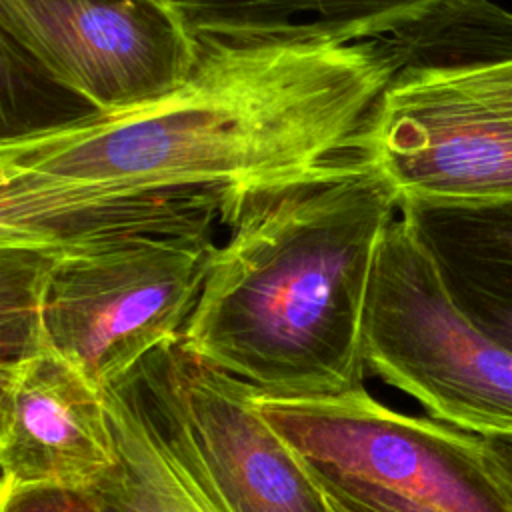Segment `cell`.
Listing matches in <instances>:
<instances>
[{"instance_id":"obj_1","label":"cell","mask_w":512,"mask_h":512,"mask_svg":"<svg viewBox=\"0 0 512 512\" xmlns=\"http://www.w3.org/2000/svg\"><path fill=\"white\" fill-rule=\"evenodd\" d=\"M198 42L188 78L158 98L2 136L0 234L82 210L238 202L370 158L374 116L400 68L386 38Z\"/></svg>"},{"instance_id":"obj_2","label":"cell","mask_w":512,"mask_h":512,"mask_svg":"<svg viewBox=\"0 0 512 512\" xmlns=\"http://www.w3.org/2000/svg\"><path fill=\"white\" fill-rule=\"evenodd\" d=\"M400 196L372 158L244 194L182 344L270 396L364 386V324Z\"/></svg>"},{"instance_id":"obj_3","label":"cell","mask_w":512,"mask_h":512,"mask_svg":"<svg viewBox=\"0 0 512 512\" xmlns=\"http://www.w3.org/2000/svg\"><path fill=\"white\" fill-rule=\"evenodd\" d=\"M216 246L212 228L152 224L48 246L56 252L44 308L50 350L108 390L182 336Z\"/></svg>"},{"instance_id":"obj_4","label":"cell","mask_w":512,"mask_h":512,"mask_svg":"<svg viewBox=\"0 0 512 512\" xmlns=\"http://www.w3.org/2000/svg\"><path fill=\"white\" fill-rule=\"evenodd\" d=\"M364 360L428 416L478 436L512 434V352L458 308L400 212L372 272Z\"/></svg>"},{"instance_id":"obj_5","label":"cell","mask_w":512,"mask_h":512,"mask_svg":"<svg viewBox=\"0 0 512 512\" xmlns=\"http://www.w3.org/2000/svg\"><path fill=\"white\" fill-rule=\"evenodd\" d=\"M368 152L400 200L512 198V52L400 62Z\"/></svg>"},{"instance_id":"obj_6","label":"cell","mask_w":512,"mask_h":512,"mask_svg":"<svg viewBox=\"0 0 512 512\" xmlns=\"http://www.w3.org/2000/svg\"><path fill=\"white\" fill-rule=\"evenodd\" d=\"M254 406L300 458L432 512H512V492L482 436L432 416H410L364 386L322 396H270Z\"/></svg>"},{"instance_id":"obj_7","label":"cell","mask_w":512,"mask_h":512,"mask_svg":"<svg viewBox=\"0 0 512 512\" xmlns=\"http://www.w3.org/2000/svg\"><path fill=\"white\" fill-rule=\"evenodd\" d=\"M2 40L90 112L180 86L200 42L168 0H0Z\"/></svg>"},{"instance_id":"obj_8","label":"cell","mask_w":512,"mask_h":512,"mask_svg":"<svg viewBox=\"0 0 512 512\" xmlns=\"http://www.w3.org/2000/svg\"><path fill=\"white\" fill-rule=\"evenodd\" d=\"M116 462L106 390L54 350L0 366V498L86 492Z\"/></svg>"},{"instance_id":"obj_9","label":"cell","mask_w":512,"mask_h":512,"mask_svg":"<svg viewBox=\"0 0 512 512\" xmlns=\"http://www.w3.org/2000/svg\"><path fill=\"white\" fill-rule=\"evenodd\" d=\"M156 352L188 430L236 512H332L304 462L258 414L252 386L206 364L180 338Z\"/></svg>"},{"instance_id":"obj_10","label":"cell","mask_w":512,"mask_h":512,"mask_svg":"<svg viewBox=\"0 0 512 512\" xmlns=\"http://www.w3.org/2000/svg\"><path fill=\"white\" fill-rule=\"evenodd\" d=\"M118 462L84 494L98 512H236L202 458L154 350L106 390Z\"/></svg>"},{"instance_id":"obj_11","label":"cell","mask_w":512,"mask_h":512,"mask_svg":"<svg viewBox=\"0 0 512 512\" xmlns=\"http://www.w3.org/2000/svg\"><path fill=\"white\" fill-rule=\"evenodd\" d=\"M400 216L458 308L512 352V198L400 200Z\"/></svg>"},{"instance_id":"obj_12","label":"cell","mask_w":512,"mask_h":512,"mask_svg":"<svg viewBox=\"0 0 512 512\" xmlns=\"http://www.w3.org/2000/svg\"><path fill=\"white\" fill-rule=\"evenodd\" d=\"M196 40L348 44L382 38L444 0H168Z\"/></svg>"},{"instance_id":"obj_13","label":"cell","mask_w":512,"mask_h":512,"mask_svg":"<svg viewBox=\"0 0 512 512\" xmlns=\"http://www.w3.org/2000/svg\"><path fill=\"white\" fill-rule=\"evenodd\" d=\"M56 252L28 242H0V366L50 350L44 322Z\"/></svg>"},{"instance_id":"obj_14","label":"cell","mask_w":512,"mask_h":512,"mask_svg":"<svg viewBox=\"0 0 512 512\" xmlns=\"http://www.w3.org/2000/svg\"><path fill=\"white\" fill-rule=\"evenodd\" d=\"M416 48L432 58L512 52V12L490 0H444L412 28Z\"/></svg>"},{"instance_id":"obj_15","label":"cell","mask_w":512,"mask_h":512,"mask_svg":"<svg viewBox=\"0 0 512 512\" xmlns=\"http://www.w3.org/2000/svg\"><path fill=\"white\" fill-rule=\"evenodd\" d=\"M0 512H98L84 492L34 490L2 498Z\"/></svg>"},{"instance_id":"obj_16","label":"cell","mask_w":512,"mask_h":512,"mask_svg":"<svg viewBox=\"0 0 512 512\" xmlns=\"http://www.w3.org/2000/svg\"><path fill=\"white\" fill-rule=\"evenodd\" d=\"M312 464V462H310ZM318 468V466H316ZM338 490H342L344 494H348L350 498H354L356 502H360L362 506L370 508L372 512H432L416 502H410L402 496H396L392 492H386L382 488L364 484V482H354V480H346L340 476H334L322 468H318Z\"/></svg>"},{"instance_id":"obj_17","label":"cell","mask_w":512,"mask_h":512,"mask_svg":"<svg viewBox=\"0 0 512 512\" xmlns=\"http://www.w3.org/2000/svg\"><path fill=\"white\" fill-rule=\"evenodd\" d=\"M296 456H298V454H296ZM298 458H300V456H298ZM300 460L304 462L308 474L312 476V480H314L316 486L320 488V492H322V496L326 498V502H328V506L332 508V512H372L370 508L362 506L360 502H356L354 498H350L348 494H344L342 490H338L314 464H310V462L304 460V458H300Z\"/></svg>"},{"instance_id":"obj_18","label":"cell","mask_w":512,"mask_h":512,"mask_svg":"<svg viewBox=\"0 0 512 512\" xmlns=\"http://www.w3.org/2000/svg\"><path fill=\"white\" fill-rule=\"evenodd\" d=\"M488 448V454L502 476L504 484L512 492V434H494V436H482Z\"/></svg>"}]
</instances>
